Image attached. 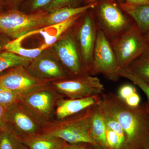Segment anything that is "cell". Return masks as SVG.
Instances as JSON below:
<instances>
[{
  "label": "cell",
  "mask_w": 149,
  "mask_h": 149,
  "mask_svg": "<svg viewBox=\"0 0 149 149\" xmlns=\"http://www.w3.org/2000/svg\"><path fill=\"white\" fill-rule=\"evenodd\" d=\"M50 85L62 95L69 99L101 95L105 91L100 80L89 74L53 81Z\"/></svg>",
  "instance_id": "obj_5"
},
{
  "label": "cell",
  "mask_w": 149,
  "mask_h": 149,
  "mask_svg": "<svg viewBox=\"0 0 149 149\" xmlns=\"http://www.w3.org/2000/svg\"><path fill=\"white\" fill-rule=\"evenodd\" d=\"M23 0H3L4 5L7 4L12 8L18 5Z\"/></svg>",
  "instance_id": "obj_33"
},
{
  "label": "cell",
  "mask_w": 149,
  "mask_h": 149,
  "mask_svg": "<svg viewBox=\"0 0 149 149\" xmlns=\"http://www.w3.org/2000/svg\"><path fill=\"white\" fill-rule=\"evenodd\" d=\"M95 8L100 29L108 39L117 37L133 23L113 0H100Z\"/></svg>",
  "instance_id": "obj_7"
},
{
  "label": "cell",
  "mask_w": 149,
  "mask_h": 149,
  "mask_svg": "<svg viewBox=\"0 0 149 149\" xmlns=\"http://www.w3.org/2000/svg\"><path fill=\"white\" fill-rule=\"evenodd\" d=\"M0 149H27L8 125L0 128Z\"/></svg>",
  "instance_id": "obj_20"
},
{
  "label": "cell",
  "mask_w": 149,
  "mask_h": 149,
  "mask_svg": "<svg viewBox=\"0 0 149 149\" xmlns=\"http://www.w3.org/2000/svg\"><path fill=\"white\" fill-rule=\"evenodd\" d=\"M99 105L120 123L125 136L124 149H145L149 145L148 102L136 107L128 105L118 95L103 93Z\"/></svg>",
  "instance_id": "obj_1"
},
{
  "label": "cell",
  "mask_w": 149,
  "mask_h": 149,
  "mask_svg": "<svg viewBox=\"0 0 149 149\" xmlns=\"http://www.w3.org/2000/svg\"><path fill=\"white\" fill-rule=\"evenodd\" d=\"M7 37L5 35L0 34V53L2 52L3 50H4L5 46L10 41Z\"/></svg>",
  "instance_id": "obj_32"
},
{
  "label": "cell",
  "mask_w": 149,
  "mask_h": 149,
  "mask_svg": "<svg viewBox=\"0 0 149 149\" xmlns=\"http://www.w3.org/2000/svg\"><path fill=\"white\" fill-rule=\"evenodd\" d=\"M4 5L3 0H0V13L2 12V8L3 6Z\"/></svg>",
  "instance_id": "obj_36"
},
{
  "label": "cell",
  "mask_w": 149,
  "mask_h": 149,
  "mask_svg": "<svg viewBox=\"0 0 149 149\" xmlns=\"http://www.w3.org/2000/svg\"><path fill=\"white\" fill-rule=\"evenodd\" d=\"M99 1L77 7L63 8L48 13L47 19V26L62 23L75 16L83 14L88 11L95 8Z\"/></svg>",
  "instance_id": "obj_15"
},
{
  "label": "cell",
  "mask_w": 149,
  "mask_h": 149,
  "mask_svg": "<svg viewBox=\"0 0 149 149\" xmlns=\"http://www.w3.org/2000/svg\"><path fill=\"white\" fill-rule=\"evenodd\" d=\"M48 13H27L13 8L0 13V34L13 40L47 26Z\"/></svg>",
  "instance_id": "obj_3"
},
{
  "label": "cell",
  "mask_w": 149,
  "mask_h": 149,
  "mask_svg": "<svg viewBox=\"0 0 149 149\" xmlns=\"http://www.w3.org/2000/svg\"><path fill=\"white\" fill-rule=\"evenodd\" d=\"M118 77H124L133 82L146 94L149 102V84L141 80L128 68L119 70L118 71Z\"/></svg>",
  "instance_id": "obj_23"
},
{
  "label": "cell",
  "mask_w": 149,
  "mask_h": 149,
  "mask_svg": "<svg viewBox=\"0 0 149 149\" xmlns=\"http://www.w3.org/2000/svg\"><path fill=\"white\" fill-rule=\"evenodd\" d=\"M52 82L34 77L22 65L11 68L5 74L0 75V88L22 95L49 85Z\"/></svg>",
  "instance_id": "obj_10"
},
{
  "label": "cell",
  "mask_w": 149,
  "mask_h": 149,
  "mask_svg": "<svg viewBox=\"0 0 149 149\" xmlns=\"http://www.w3.org/2000/svg\"><path fill=\"white\" fill-rule=\"evenodd\" d=\"M111 44L118 70L128 68L143 53L148 43L133 22L128 29L112 40Z\"/></svg>",
  "instance_id": "obj_4"
},
{
  "label": "cell",
  "mask_w": 149,
  "mask_h": 149,
  "mask_svg": "<svg viewBox=\"0 0 149 149\" xmlns=\"http://www.w3.org/2000/svg\"><path fill=\"white\" fill-rule=\"evenodd\" d=\"M125 3L135 6H144L149 5V0H124Z\"/></svg>",
  "instance_id": "obj_31"
},
{
  "label": "cell",
  "mask_w": 149,
  "mask_h": 149,
  "mask_svg": "<svg viewBox=\"0 0 149 149\" xmlns=\"http://www.w3.org/2000/svg\"><path fill=\"white\" fill-rule=\"evenodd\" d=\"M90 10L85 13L77 31V40L85 70L88 74L92 64L98 29L95 19Z\"/></svg>",
  "instance_id": "obj_12"
},
{
  "label": "cell",
  "mask_w": 149,
  "mask_h": 149,
  "mask_svg": "<svg viewBox=\"0 0 149 149\" xmlns=\"http://www.w3.org/2000/svg\"><path fill=\"white\" fill-rule=\"evenodd\" d=\"M141 100L140 96L137 92H136L128 97L124 101L129 106L132 107H136L141 104Z\"/></svg>",
  "instance_id": "obj_28"
},
{
  "label": "cell",
  "mask_w": 149,
  "mask_h": 149,
  "mask_svg": "<svg viewBox=\"0 0 149 149\" xmlns=\"http://www.w3.org/2000/svg\"><path fill=\"white\" fill-rule=\"evenodd\" d=\"M96 105L63 119L44 123L41 134L58 138L68 143H86L100 148L90 133V120Z\"/></svg>",
  "instance_id": "obj_2"
},
{
  "label": "cell",
  "mask_w": 149,
  "mask_h": 149,
  "mask_svg": "<svg viewBox=\"0 0 149 149\" xmlns=\"http://www.w3.org/2000/svg\"><path fill=\"white\" fill-rule=\"evenodd\" d=\"M26 69L34 77L52 82L70 78L61 63L45 51L33 59Z\"/></svg>",
  "instance_id": "obj_13"
},
{
  "label": "cell",
  "mask_w": 149,
  "mask_h": 149,
  "mask_svg": "<svg viewBox=\"0 0 149 149\" xmlns=\"http://www.w3.org/2000/svg\"><path fill=\"white\" fill-rule=\"evenodd\" d=\"M118 71L116 57L111 44L104 32L99 29L89 74H102L109 80L116 81L119 77Z\"/></svg>",
  "instance_id": "obj_6"
},
{
  "label": "cell",
  "mask_w": 149,
  "mask_h": 149,
  "mask_svg": "<svg viewBox=\"0 0 149 149\" xmlns=\"http://www.w3.org/2000/svg\"><path fill=\"white\" fill-rule=\"evenodd\" d=\"M100 95L80 99L62 98L57 103L54 114L56 119L60 120L77 114L90 107L98 105Z\"/></svg>",
  "instance_id": "obj_14"
},
{
  "label": "cell",
  "mask_w": 149,
  "mask_h": 149,
  "mask_svg": "<svg viewBox=\"0 0 149 149\" xmlns=\"http://www.w3.org/2000/svg\"><path fill=\"white\" fill-rule=\"evenodd\" d=\"M63 97L50 84L24 95L21 102L41 121L45 123L52 120L57 103Z\"/></svg>",
  "instance_id": "obj_9"
},
{
  "label": "cell",
  "mask_w": 149,
  "mask_h": 149,
  "mask_svg": "<svg viewBox=\"0 0 149 149\" xmlns=\"http://www.w3.org/2000/svg\"><path fill=\"white\" fill-rule=\"evenodd\" d=\"M69 29L53 46L61 64L72 78L88 73L83 65L77 39Z\"/></svg>",
  "instance_id": "obj_8"
},
{
  "label": "cell",
  "mask_w": 149,
  "mask_h": 149,
  "mask_svg": "<svg viewBox=\"0 0 149 149\" xmlns=\"http://www.w3.org/2000/svg\"><path fill=\"white\" fill-rule=\"evenodd\" d=\"M148 104H149V102H148Z\"/></svg>",
  "instance_id": "obj_38"
},
{
  "label": "cell",
  "mask_w": 149,
  "mask_h": 149,
  "mask_svg": "<svg viewBox=\"0 0 149 149\" xmlns=\"http://www.w3.org/2000/svg\"><path fill=\"white\" fill-rule=\"evenodd\" d=\"M119 6L122 10L134 20L143 35L149 30V5L135 6L120 3Z\"/></svg>",
  "instance_id": "obj_17"
},
{
  "label": "cell",
  "mask_w": 149,
  "mask_h": 149,
  "mask_svg": "<svg viewBox=\"0 0 149 149\" xmlns=\"http://www.w3.org/2000/svg\"><path fill=\"white\" fill-rule=\"evenodd\" d=\"M136 92H137L136 88L133 85L126 84L123 85L119 88L118 95L124 101Z\"/></svg>",
  "instance_id": "obj_27"
},
{
  "label": "cell",
  "mask_w": 149,
  "mask_h": 149,
  "mask_svg": "<svg viewBox=\"0 0 149 149\" xmlns=\"http://www.w3.org/2000/svg\"><path fill=\"white\" fill-rule=\"evenodd\" d=\"M85 143L69 144L65 142L63 149H91L86 146Z\"/></svg>",
  "instance_id": "obj_30"
},
{
  "label": "cell",
  "mask_w": 149,
  "mask_h": 149,
  "mask_svg": "<svg viewBox=\"0 0 149 149\" xmlns=\"http://www.w3.org/2000/svg\"><path fill=\"white\" fill-rule=\"evenodd\" d=\"M8 122L7 110L0 105V128L8 125Z\"/></svg>",
  "instance_id": "obj_29"
},
{
  "label": "cell",
  "mask_w": 149,
  "mask_h": 149,
  "mask_svg": "<svg viewBox=\"0 0 149 149\" xmlns=\"http://www.w3.org/2000/svg\"><path fill=\"white\" fill-rule=\"evenodd\" d=\"M54 0H27L22 11L27 13H36L45 11Z\"/></svg>",
  "instance_id": "obj_24"
},
{
  "label": "cell",
  "mask_w": 149,
  "mask_h": 149,
  "mask_svg": "<svg viewBox=\"0 0 149 149\" xmlns=\"http://www.w3.org/2000/svg\"><path fill=\"white\" fill-rule=\"evenodd\" d=\"M27 149H63L65 142L44 134H36L20 139Z\"/></svg>",
  "instance_id": "obj_18"
},
{
  "label": "cell",
  "mask_w": 149,
  "mask_h": 149,
  "mask_svg": "<svg viewBox=\"0 0 149 149\" xmlns=\"http://www.w3.org/2000/svg\"><path fill=\"white\" fill-rule=\"evenodd\" d=\"M145 149H149V145L148 147H147Z\"/></svg>",
  "instance_id": "obj_37"
},
{
  "label": "cell",
  "mask_w": 149,
  "mask_h": 149,
  "mask_svg": "<svg viewBox=\"0 0 149 149\" xmlns=\"http://www.w3.org/2000/svg\"><path fill=\"white\" fill-rule=\"evenodd\" d=\"M33 59L7 51L1 52L0 53V72L20 65L26 68Z\"/></svg>",
  "instance_id": "obj_21"
},
{
  "label": "cell",
  "mask_w": 149,
  "mask_h": 149,
  "mask_svg": "<svg viewBox=\"0 0 149 149\" xmlns=\"http://www.w3.org/2000/svg\"><path fill=\"white\" fill-rule=\"evenodd\" d=\"M90 133L91 138L102 149H109L106 138V125L100 107L97 105L91 118Z\"/></svg>",
  "instance_id": "obj_16"
},
{
  "label": "cell",
  "mask_w": 149,
  "mask_h": 149,
  "mask_svg": "<svg viewBox=\"0 0 149 149\" xmlns=\"http://www.w3.org/2000/svg\"><path fill=\"white\" fill-rule=\"evenodd\" d=\"M8 117L9 126L20 139L42 132L44 123L21 102L8 111Z\"/></svg>",
  "instance_id": "obj_11"
},
{
  "label": "cell",
  "mask_w": 149,
  "mask_h": 149,
  "mask_svg": "<svg viewBox=\"0 0 149 149\" xmlns=\"http://www.w3.org/2000/svg\"><path fill=\"white\" fill-rule=\"evenodd\" d=\"M127 68L149 84V44L143 53Z\"/></svg>",
  "instance_id": "obj_19"
},
{
  "label": "cell",
  "mask_w": 149,
  "mask_h": 149,
  "mask_svg": "<svg viewBox=\"0 0 149 149\" xmlns=\"http://www.w3.org/2000/svg\"><path fill=\"white\" fill-rule=\"evenodd\" d=\"M100 1V0H87V1L85 3V5L91 3L95 2L97 1Z\"/></svg>",
  "instance_id": "obj_35"
},
{
  "label": "cell",
  "mask_w": 149,
  "mask_h": 149,
  "mask_svg": "<svg viewBox=\"0 0 149 149\" xmlns=\"http://www.w3.org/2000/svg\"><path fill=\"white\" fill-rule=\"evenodd\" d=\"M87 0H54L45 9V11L50 13L63 8L77 7L80 6L82 3L85 5Z\"/></svg>",
  "instance_id": "obj_25"
},
{
  "label": "cell",
  "mask_w": 149,
  "mask_h": 149,
  "mask_svg": "<svg viewBox=\"0 0 149 149\" xmlns=\"http://www.w3.org/2000/svg\"><path fill=\"white\" fill-rule=\"evenodd\" d=\"M144 35L147 42L149 44V30L147 33H146L145 35Z\"/></svg>",
  "instance_id": "obj_34"
},
{
  "label": "cell",
  "mask_w": 149,
  "mask_h": 149,
  "mask_svg": "<svg viewBox=\"0 0 149 149\" xmlns=\"http://www.w3.org/2000/svg\"><path fill=\"white\" fill-rule=\"evenodd\" d=\"M106 138L109 149H124L125 142L115 131L106 126Z\"/></svg>",
  "instance_id": "obj_26"
},
{
  "label": "cell",
  "mask_w": 149,
  "mask_h": 149,
  "mask_svg": "<svg viewBox=\"0 0 149 149\" xmlns=\"http://www.w3.org/2000/svg\"><path fill=\"white\" fill-rule=\"evenodd\" d=\"M23 96L5 88H0V105L8 111L20 102Z\"/></svg>",
  "instance_id": "obj_22"
}]
</instances>
